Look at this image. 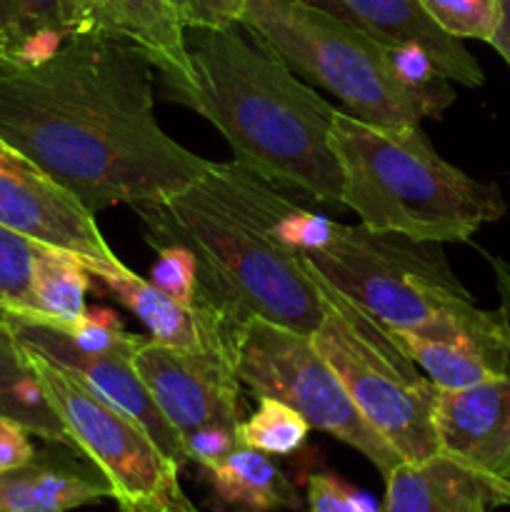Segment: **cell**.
<instances>
[{
	"label": "cell",
	"instance_id": "15",
	"mask_svg": "<svg viewBox=\"0 0 510 512\" xmlns=\"http://www.w3.org/2000/svg\"><path fill=\"white\" fill-rule=\"evenodd\" d=\"M405 355L443 390L468 388L483 380L503 378L508 370V333L503 315L483 325L440 330H390Z\"/></svg>",
	"mask_w": 510,
	"mask_h": 512
},
{
	"label": "cell",
	"instance_id": "4",
	"mask_svg": "<svg viewBox=\"0 0 510 512\" xmlns=\"http://www.w3.org/2000/svg\"><path fill=\"white\" fill-rule=\"evenodd\" d=\"M330 143L343 170V208L375 233L465 243L505 213L500 190L450 165L420 125L370 123L338 108Z\"/></svg>",
	"mask_w": 510,
	"mask_h": 512
},
{
	"label": "cell",
	"instance_id": "20",
	"mask_svg": "<svg viewBox=\"0 0 510 512\" xmlns=\"http://www.w3.org/2000/svg\"><path fill=\"white\" fill-rule=\"evenodd\" d=\"M83 30H98L85 0H0V48L15 63H40Z\"/></svg>",
	"mask_w": 510,
	"mask_h": 512
},
{
	"label": "cell",
	"instance_id": "7",
	"mask_svg": "<svg viewBox=\"0 0 510 512\" xmlns=\"http://www.w3.org/2000/svg\"><path fill=\"white\" fill-rule=\"evenodd\" d=\"M318 283L325 310L310 340L363 418L408 463L440 455L433 425L438 385L400 350L383 323L320 275Z\"/></svg>",
	"mask_w": 510,
	"mask_h": 512
},
{
	"label": "cell",
	"instance_id": "24",
	"mask_svg": "<svg viewBox=\"0 0 510 512\" xmlns=\"http://www.w3.org/2000/svg\"><path fill=\"white\" fill-rule=\"evenodd\" d=\"M310 423L290 405L275 398H258L250 418L238 423V438L245 448L265 455H293L310 435Z\"/></svg>",
	"mask_w": 510,
	"mask_h": 512
},
{
	"label": "cell",
	"instance_id": "13",
	"mask_svg": "<svg viewBox=\"0 0 510 512\" xmlns=\"http://www.w3.org/2000/svg\"><path fill=\"white\" fill-rule=\"evenodd\" d=\"M440 455L480 475L503 495L510 475V378L458 390L438 388L433 410Z\"/></svg>",
	"mask_w": 510,
	"mask_h": 512
},
{
	"label": "cell",
	"instance_id": "3",
	"mask_svg": "<svg viewBox=\"0 0 510 512\" xmlns=\"http://www.w3.org/2000/svg\"><path fill=\"white\" fill-rule=\"evenodd\" d=\"M185 45L190 83L175 103L213 123L233 160L310 200L343 208V170L330 143L338 108L240 23L188 28Z\"/></svg>",
	"mask_w": 510,
	"mask_h": 512
},
{
	"label": "cell",
	"instance_id": "27",
	"mask_svg": "<svg viewBox=\"0 0 510 512\" xmlns=\"http://www.w3.org/2000/svg\"><path fill=\"white\" fill-rule=\"evenodd\" d=\"M158 260L150 268V283L183 305H198V263L185 245H158Z\"/></svg>",
	"mask_w": 510,
	"mask_h": 512
},
{
	"label": "cell",
	"instance_id": "18",
	"mask_svg": "<svg viewBox=\"0 0 510 512\" xmlns=\"http://www.w3.org/2000/svg\"><path fill=\"white\" fill-rule=\"evenodd\" d=\"M95 28L138 45L163 75L170 98L190 83L185 28L170 0H85Z\"/></svg>",
	"mask_w": 510,
	"mask_h": 512
},
{
	"label": "cell",
	"instance_id": "33",
	"mask_svg": "<svg viewBox=\"0 0 510 512\" xmlns=\"http://www.w3.org/2000/svg\"><path fill=\"white\" fill-rule=\"evenodd\" d=\"M488 45H493L500 58L510 65V0H500V23Z\"/></svg>",
	"mask_w": 510,
	"mask_h": 512
},
{
	"label": "cell",
	"instance_id": "22",
	"mask_svg": "<svg viewBox=\"0 0 510 512\" xmlns=\"http://www.w3.org/2000/svg\"><path fill=\"white\" fill-rule=\"evenodd\" d=\"M0 415L18 420L35 438L73 450L63 423L50 408L28 353L0 318Z\"/></svg>",
	"mask_w": 510,
	"mask_h": 512
},
{
	"label": "cell",
	"instance_id": "32",
	"mask_svg": "<svg viewBox=\"0 0 510 512\" xmlns=\"http://www.w3.org/2000/svg\"><path fill=\"white\" fill-rule=\"evenodd\" d=\"M490 265H493L495 275V288H498L500 295V315H503L505 333H508V370L505 375L510 378V263L503 258H490ZM500 505H508L510 508V475L503 483V495H500Z\"/></svg>",
	"mask_w": 510,
	"mask_h": 512
},
{
	"label": "cell",
	"instance_id": "8",
	"mask_svg": "<svg viewBox=\"0 0 510 512\" xmlns=\"http://www.w3.org/2000/svg\"><path fill=\"white\" fill-rule=\"evenodd\" d=\"M25 353L73 450L103 475L120 512H198L180 485V465L158 448L138 420L78 375L35 350L25 348Z\"/></svg>",
	"mask_w": 510,
	"mask_h": 512
},
{
	"label": "cell",
	"instance_id": "16",
	"mask_svg": "<svg viewBox=\"0 0 510 512\" xmlns=\"http://www.w3.org/2000/svg\"><path fill=\"white\" fill-rule=\"evenodd\" d=\"M110 298L118 300L148 330L150 340L188 350H228L233 353L235 325L205 305H183L168 298L128 265L93 275Z\"/></svg>",
	"mask_w": 510,
	"mask_h": 512
},
{
	"label": "cell",
	"instance_id": "23",
	"mask_svg": "<svg viewBox=\"0 0 510 512\" xmlns=\"http://www.w3.org/2000/svg\"><path fill=\"white\" fill-rule=\"evenodd\" d=\"M88 265L68 250L40 245L30 280V308L20 318H43L53 323H68L85 313V295L90 290Z\"/></svg>",
	"mask_w": 510,
	"mask_h": 512
},
{
	"label": "cell",
	"instance_id": "21",
	"mask_svg": "<svg viewBox=\"0 0 510 512\" xmlns=\"http://www.w3.org/2000/svg\"><path fill=\"white\" fill-rule=\"evenodd\" d=\"M203 478L218 512H280L300 508V498L288 475L253 448H235L228 458L208 465Z\"/></svg>",
	"mask_w": 510,
	"mask_h": 512
},
{
	"label": "cell",
	"instance_id": "1",
	"mask_svg": "<svg viewBox=\"0 0 510 512\" xmlns=\"http://www.w3.org/2000/svg\"><path fill=\"white\" fill-rule=\"evenodd\" d=\"M155 65L130 40L83 30L40 63H0V138L88 213L180 193L210 165L163 130Z\"/></svg>",
	"mask_w": 510,
	"mask_h": 512
},
{
	"label": "cell",
	"instance_id": "26",
	"mask_svg": "<svg viewBox=\"0 0 510 512\" xmlns=\"http://www.w3.org/2000/svg\"><path fill=\"white\" fill-rule=\"evenodd\" d=\"M425 13L448 35L490 43L500 23V0H420Z\"/></svg>",
	"mask_w": 510,
	"mask_h": 512
},
{
	"label": "cell",
	"instance_id": "2",
	"mask_svg": "<svg viewBox=\"0 0 510 512\" xmlns=\"http://www.w3.org/2000/svg\"><path fill=\"white\" fill-rule=\"evenodd\" d=\"M288 195L238 160L213 163L180 193L135 205L153 248L185 245L198 263V303L238 328L263 318L313 335L323 318L315 270L273 235Z\"/></svg>",
	"mask_w": 510,
	"mask_h": 512
},
{
	"label": "cell",
	"instance_id": "31",
	"mask_svg": "<svg viewBox=\"0 0 510 512\" xmlns=\"http://www.w3.org/2000/svg\"><path fill=\"white\" fill-rule=\"evenodd\" d=\"M30 435L33 433L18 420L0 415V470L18 468L38 453Z\"/></svg>",
	"mask_w": 510,
	"mask_h": 512
},
{
	"label": "cell",
	"instance_id": "12",
	"mask_svg": "<svg viewBox=\"0 0 510 512\" xmlns=\"http://www.w3.org/2000/svg\"><path fill=\"white\" fill-rule=\"evenodd\" d=\"M8 328L13 330L15 338L25 345L28 350H35L50 363L60 365L68 373L78 375L83 383L98 390L105 400L138 420L150 438L158 443V448L168 455L173 463L183 468L188 463V453H185L183 435L168 423L160 408L155 405L153 395L145 388L140 380L138 370L133 365L135 350H118V353H85L70 345L63 335L50 325L40 323V320L30 318H15V315H3Z\"/></svg>",
	"mask_w": 510,
	"mask_h": 512
},
{
	"label": "cell",
	"instance_id": "34",
	"mask_svg": "<svg viewBox=\"0 0 510 512\" xmlns=\"http://www.w3.org/2000/svg\"><path fill=\"white\" fill-rule=\"evenodd\" d=\"M3 60H8V55H5V50L0 48V63H3Z\"/></svg>",
	"mask_w": 510,
	"mask_h": 512
},
{
	"label": "cell",
	"instance_id": "6",
	"mask_svg": "<svg viewBox=\"0 0 510 512\" xmlns=\"http://www.w3.org/2000/svg\"><path fill=\"white\" fill-rule=\"evenodd\" d=\"M300 258L388 330L483 325L498 315L475 305L440 243H415L333 220L328 238Z\"/></svg>",
	"mask_w": 510,
	"mask_h": 512
},
{
	"label": "cell",
	"instance_id": "28",
	"mask_svg": "<svg viewBox=\"0 0 510 512\" xmlns=\"http://www.w3.org/2000/svg\"><path fill=\"white\" fill-rule=\"evenodd\" d=\"M310 512H383L370 495L353 488L338 475L318 473L308 478Z\"/></svg>",
	"mask_w": 510,
	"mask_h": 512
},
{
	"label": "cell",
	"instance_id": "17",
	"mask_svg": "<svg viewBox=\"0 0 510 512\" xmlns=\"http://www.w3.org/2000/svg\"><path fill=\"white\" fill-rule=\"evenodd\" d=\"M48 445L28 463L0 470V512H70L110 498L105 478L83 455Z\"/></svg>",
	"mask_w": 510,
	"mask_h": 512
},
{
	"label": "cell",
	"instance_id": "30",
	"mask_svg": "<svg viewBox=\"0 0 510 512\" xmlns=\"http://www.w3.org/2000/svg\"><path fill=\"white\" fill-rule=\"evenodd\" d=\"M248 0H180L178 18L183 28H225L235 25Z\"/></svg>",
	"mask_w": 510,
	"mask_h": 512
},
{
	"label": "cell",
	"instance_id": "9",
	"mask_svg": "<svg viewBox=\"0 0 510 512\" xmlns=\"http://www.w3.org/2000/svg\"><path fill=\"white\" fill-rule=\"evenodd\" d=\"M233 363L238 380L250 393L290 405L310 428L358 450L383 478L403 463L398 450L363 418L308 335L263 318H248L235 328Z\"/></svg>",
	"mask_w": 510,
	"mask_h": 512
},
{
	"label": "cell",
	"instance_id": "10",
	"mask_svg": "<svg viewBox=\"0 0 510 512\" xmlns=\"http://www.w3.org/2000/svg\"><path fill=\"white\" fill-rule=\"evenodd\" d=\"M0 225L78 255L90 273L118 270L120 258L98 220L18 148L0 138Z\"/></svg>",
	"mask_w": 510,
	"mask_h": 512
},
{
	"label": "cell",
	"instance_id": "5",
	"mask_svg": "<svg viewBox=\"0 0 510 512\" xmlns=\"http://www.w3.org/2000/svg\"><path fill=\"white\" fill-rule=\"evenodd\" d=\"M238 23L355 118L420 125L438 118L455 98L445 78L430 85L405 80L388 48L310 0H248Z\"/></svg>",
	"mask_w": 510,
	"mask_h": 512
},
{
	"label": "cell",
	"instance_id": "29",
	"mask_svg": "<svg viewBox=\"0 0 510 512\" xmlns=\"http://www.w3.org/2000/svg\"><path fill=\"white\" fill-rule=\"evenodd\" d=\"M185 453H188V463H198L200 468L220 463L228 458L235 448H240L238 425H208V428H198L193 433L183 435Z\"/></svg>",
	"mask_w": 510,
	"mask_h": 512
},
{
	"label": "cell",
	"instance_id": "19",
	"mask_svg": "<svg viewBox=\"0 0 510 512\" xmlns=\"http://www.w3.org/2000/svg\"><path fill=\"white\" fill-rule=\"evenodd\" d=\"M383 512H490L495 488L445 455L403 463L385 475Z\"/></svg>",
	"mask_w": 510,
	"mask_h": 512
},
{
	"label": "cell",
	"instance_id": "11",
	"mask_svg": "<svg viewBox=\"0 0 510 512\" xmlns=\"http://www.w3.org/2000/svg\"><path fill=\"white\" fill-rule=\"evenodd\" d=\"M133 365L180 435L243 420V383L228 350H188L143 340Z\"/></svg>",
	"mask_w": 510,
	"mask_h": 512
},
{
	"label": "cell",
	"instance_id": "25",
	"mask_svg": "<svg viewBox=\"0 0 510 512\" xmlns=\"http://www.w3.org/2000/svg\"><path fill=\"white\" fill-rule=\"evenodd\" d=\"M40 245L0 225V318L30 308V280Z\"/></svg>",
	"mask_w": 510,
	"mask_h": 512
},
{
	"label": "cell",
	"instance_id": "14",
	"mask_svg": "<svg viewBox=\"0 0 510 512\" xmlns=\"http://www.w3.org/2000/svg\"><path fill=\"white\" fill-rule=\"evenodd\" d=\"M343 23L353 25L383 48L418 45L443 78L468 88L485 83L483 68L463 43L445 33L423 10L420 0H310Z\"/></svg>",
	"mask_w": 510,
	"mask_h": 512
}]
</instances>
